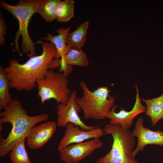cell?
<instances>
[{
    "label": "cell",
    "instance_id": "obj_1",
    "mask_svg": "<svg viewBox=\"0 0 163 163\" xmlns=\"http://www.w3.org/2000/svg\"><path fill=\"white\" fill-rule=\"evenodd\" d=\"M37 43L42 45L41 55L32 57L23 64L19 63L16 59H11L8 66L4 68L11 88L19 91H29L37 88L38 80L45 77L57 51L54 45L48 41L38 40L35 43Z\"/></svg>",
    "mask_w": 163,
    "mask_h": 163
},
{
    "label": "cell",
    "instance_id": "obj_2",
    "mask_svg": "<svg viewBox=\"0 0 163 163\" xmlns=\"http://www.w3.org/2000/svg\"><path fill=\"white\" fill-rule=\"evenodd\" d=\"M49 117L47 113L28 116L21 102L17 98L14 99L5 110L0 113V124L8 123L12 126L6 138L0 137V157L8 155L19 140L26 138L33 127L39 122L47 121Z\"/></svg>",
    "mask_w": 163,
    "mask_h": 163
},
{
    "label": "cell",
    "instance_id": "obj_3",
    "mask_svg": "<svg viewBox=\"0 0 163 163\" xmlns=\"http://www.w3.org/2000/svg\"><path fill=\"white\" fill-rule=\"evenodd\" d=\"M42 0H21L17 4L12 5L4 0H1V7L11 13L18 20L19 27L15 35L14 42L15 48L20 56L23 54L20 50L19 39H22L21 49L23 54H26L29 58L37 56L35 44L29 34L28 28L30 20L40 5Z\"/></svg>",
    "mask_w": 163,
    "mask_h": 163
},
{
    "label": "cell",
    "instance_id": "obj_4",
    "mask_svg": "<svg viewBox=\"0 0 163 163\" xmlns=\"http://www.w3.org/2000/svg\"><path fill=\"white\" fill-rule=\"evenodd\" d=\"M83 94L77 97V102L83 111L85 120H103L115 105V97L109 96L107 87L97 88L91 91L86 84L81 81L80 84Z\"/></svg>",
    "mask_w": 163,
    "mask_h": 163
},
{
    "label": "cell",
    "instance_id": "obj_5",
    "mask_svg": "<svg viewBox=\"0 0 163 163\" xmlns=\"http://www.w3.org/2000/svg\"><path fill=\"white\" fill-rule=\"evenodd\" d=\"M103 130L105 135L112 136L113 142L109 152L98 158L96 163H139L132 157L135 140L130 129L109 123L105 125Z\"/></svg>",
    "mask_w": 163,
    "mask_h": 163
},
{
    "label": "cell",
    "instance_id": "obj_6",
    "mask_svg": "<svg viewBox=\"0 0 163 163\" xmlns=\"http://www.w3.org/2000/svg\"><path fill=\"white\" fill-rule=\"evenodd\" d=\"M37 83V96L42 104L53 99L58 104H67L72 92L68 86L67 76L63 73L49 69L45 77L38 80Z\"/></svg>",
    "mask_w": 163,
    "mask_h": 163
},
{
    "label": "cell",
    "instance_id": "obj_7",
    "mask_svg": "<svg viewBox=\"0 0 163 163\" xmlns=\"http://www.w3.org/2000/svg\"><path fill=\"white\" fill-rule=\"evenodd\" d=\"M77 91L74 90L71 92L66 104H58L57 107L56 126L65 127L68 123H72L84 130H90L99 127V125L88 126L81 120L78 113L82 110L77 102Z\"/></svg>",
    "mask_w": 163,
    "mask_h": 163
},
{
    "label": "cell",
    "instance_id": "obj_8",
    "mask_svg": "<svg viewBox=\"0 0 163 163\" xmlns=\"http://www.w3.org/2000/svg\"><path fill=\"white\" fill-rule=\"evenodd\" d=\"M135 86L136 89V100L132 109L127 111L121 107L120 111L117 113L115 110L118 107L115 105L106 116V118L110 120L109 123L119 125L123 129H130L133 124L134 119L139 114L145 112L146 107L141 103L138 85L135 84Z\"/></svg>",
    "mask_w": 163,
    "mask_h": 163
},
{
    "label": "cell",
    "instance_id": "obj_9",
    "mask_svg": "<svg viewBox=\"0 0 163 163\" xmlns=\"http://www.w3.org/2000/svg\"><path fill=\"white\" fill-rule=\"evenodd\" d=\"M103 145L99 138L72 144L59 151L60 158L65 163H78Z\"/></svg>",
    "mask_w": 163,
    "mask_h": 163
},
{
    "label": "cell",
    "instance_id": "obj_10",
    "mask_svg": "<svg viewBox=\"0 0 163 163\" xmlns=\"http://www.w3.org/2000/svg\"><path fill=\"white\" fill-rule=\"evenodd\" d=\"M144 120L142 117L136 120L132 134L138 139L136 148L133 150L132 157L135 159L136 156L142 151L145 147L149 145H158L163 147V131L160 130L153 131L143 126Z\"/></svg>",
    "mask_w": 163,
    "mask_h": 163
},
{
    "label": "cell",
    "instance_id": "obj_11",
    "mask_svg": "<svg viewBox=\"0 0 163 163\" xmlns=\"http://www.w3.org/2000/svg\"><path fill=\"white\" fill-rule=\"evenodd\" d=\"M79 128L72 123L67 125L64 136L58 144V150L73 144L82 142L90 139L99 138L104 134L103 130L99 127L90 130H84Z\"/></svg>",
    "mask_w": 163,
    "mask_h": 163
},
{
    "label": "cell",
    "instance_id": "obj_12",
    "mask_svg": "<svg viewBox=\"0 0 163 163\" xmlns=\"http://www.w3.org/2000/svg\"><path fill=\"white\" fill-rule=\"evenodd\" d=\"M56 126V123L50 121L34 126L26 137L27 145L33 150L41 147L51 138Z\"/></svg>",
    "mask_w": 163,
    "mask_h": 163
},
{
    "label": "cell",
    "instance_id": "obj_13",
    "mask_svg": "<svg viewBox=\"0 0 163 163\" xmlns=\"http://www.w3.org/2000/svg\"><path fill=\"white\" fill-rule=\"evenodd\" d=\"M69 27L66 28L61 27L55 30L58 35H53L48 34L43 39L47 40L54 45L56 50V54L54 59H59L60 58L61 66L59 71L63 72L67 68L68 66H66L65 64V59L66 56L71 48L66 44V40L67 37L69 33L70 29Z\"/></svg>",
    "mask_w": 163,
    "mask_h": 163
},
{
    "label": "cell",
    "instance_id": "obj_14",
    "mask_svg": "<svg viewBox=\"0 0 163 163\" xmlns=\"http://www.w3.org/2000/svg\"><path fill=\"white\" fill-rule=\"evenodd\" d=\"M141 99L146 104L145 114L150 118L152 126H155L163 119V93L157 97Z\"/></svg>",
    "mask_w": 163,
    "mask_h": 163
},
{
    "label": "cell",
    "instance_id": "obj_15",
    "mask_svg": "<svg viewBox=\"0 0 163 163\" xmlns=\"http://www.w3.org/2000/svg\"><path fill=\"white\" fill-rule=\"evenodd\" d=\"M89 22L86 21L81 24L73 32L68 35L66 42L71 49L82 50L86 40Z\"/></svg>",
    "mask_w": 163,
    "mask_h": 163
},
{
    "label": "cell",
    "instance_id": "obj_16",
    "mask_svg": "<svg viewBox=\"0 0 163 163\" xmlns=\"http://www.w3.org/2000/svg\"><path fill=\"white\" fill-rule=\"evenodd\" d=\"M4 68L0 66V110L5 109L13 101L11 94L9 92L10 85L6 77Z\"/></svg>",
    "mask_w": 163,
    "mask_h": 163
},
{
    "label": "cell",
    "instance_id": "obj_17",
    "mask_svg": "<svg viewBox=\"0 0 163 163\" xmlns=\"http://www.w3.org/2000/svg\"><path fill=\"white\" fill-rule=\"evenodd\" d=\"M75 2L65 0L59 2L56 9V19L59 22L69 21L74 16Z\"/></svg>",
    "mask_w": 163,
    "mask_h": 163
},
{
    "label": "cell",
    "instance_id": "obj_18",
    "mask_svg": "<svg viewBox=\"0 0 163 163\" xmlns=\"http://www.w3.org/2000/svg\"><path fill=\"white\" fill-rule=\"evenodd\" d=\"M60 0H42L36 13L40 14L46 22H51L56 19V9Z\"/></svg>",
    "mask_w": 163,
    "mask_h": 163
},
{
    "label": "cell",
    "instance_id": "obj_19",
    "mask_svg": "<svg viewBox=\"0 0 163 163\" xmlns=\"http://www.w3.org/2000/svg\"><path fill=\"white\" fill-rule=\"evenodd\" d=\"M65 64L66 66L75 65L87 67L89 65L86 54L82 50L71 49L66 56Z\"/></svg>",
    "mask_w": 163,
    "mask_h": 163
},
{
    "label": "cell",
    "instance_id": "obj_20",
    "mask_svg": "<svg viewBox=\"0 0 163 163\" xmlns=\"http://www.w3.org/2000/svg\"><path fill=\"white\" fill-rule=\"evenodd\" d=\"M26 137L22 138L10 152V158L14 163H31L25 147Z\"/></svg>",
    "mask_w": 163,
    "mask_h": 163
},
{
    "label": "cell",
    "instance_id": "obj_21",
    "mask_svg": "<svg viewBox=\"0 0 163 163\" xmlns=\"http://www.w3.org/2000/svg\"><path fill=\"white\" fill-rule=\"evenodd\" d=\"M8 27L1 11H0V45H3L5 43V36Z\"/></svg>",
    "mask_w": 163,
    "mask_h": 163
},
{
    "label": "cell",
    "instance_id": "obj_22",
    "mask_svg": "<svg viewBox=\"0 0 163 163\" xmlns=\"http://www.w3.org/2000/svg\"><path fill=\"white\" fill-rule=\"evenodd\" d=\"M11 163H14V162H11Z\"/></svg>",
    "mask_w": 163,
    "mask_h": 163
}]
</instances>
